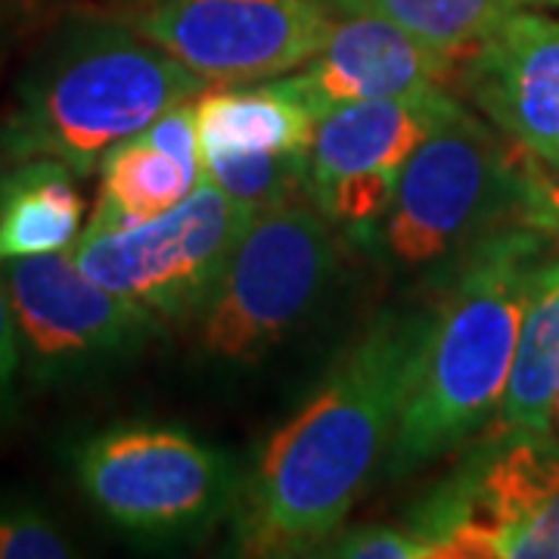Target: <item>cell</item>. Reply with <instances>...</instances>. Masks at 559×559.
<instances>
[{"mask_svg":"<svg viewBox=\"0 0 559 559\" xmlns=\"http://www.w3.org/2000/svg\"><path fill=\"white\" fill-rule=\"evenodd\" d=\"M22 367L20 333H16V318L7 299L3 280H0V417L13 407L16 399V373Z\"/></svg>","mask_w":559,"mask_h":559,"instance_id":"cell-22","label":"cell"},{"mask_svg":"<svg viewBox=\"0 0 559 559\" xmlns=\"http://www.w3.org/2000/svg\"><path fill=\"white\" fill-rule=\"evenodd\" d=\"M460 60L377 16L336 13L318 53L286 81L314 116L358 100L436 106L457 97Z\"/></svg>","mask_w":559,"mask_h":559,"instance_id":"cell-11","label":"cell"},{"mask_svg":"<svg viewBox=\"0 0 559 559\" xmlns=\"http://www.w3.org/2000/svg\"><path fill=\"white\" fill-rule=\"evenodd\" d=\"M209 84H252L301 69L336 10L323 0H150L124 16Z\"/></svg>","mask_w":559,"mask_h":559,"instance_id":"cell-10","label":"cell"},{"mask_svg":"<svg viewBox=\"0 0 559 559\" xmlns=\"http://www.w3.org/2000/svg\"><path fill=\"white\" fill-rule=\"evenodd\" d=\"M22 360L38 382H72L121 367L162 336V320L91 280L72 255L0 264Z\"/></svg>","mask_w":559,"mask_h":559,"instance_id":"cell-9","label":"cell"},{"mask_svg":"<svg viewBox=\"0 0 559 559\" xmlns=\"http://www.w3.org/2000/svg\"><path fill=\"white\" fill-rule=\"evenodd\" d=\"M75 547L47 510L20 498H0V559H66Z\"/></svg>","mask_w":559,"mask_h":559,"instance_id":"cell-20","label":"cell"},{"mask_svg":"<svg viewBox=\"0 0 559 559\" xmlns=\"http://www.w3.org/2000/svg\"><path fill=\"white\" fill-rule=\"evenodd\" d=\"M342 234L311 197L255 212L197 318L215 364H255L289 340L340 274Z\"/></svg>","mask_w":559,"mask_h":559,"instance_id":"cell-6","label":"cell"},{"mask_svg":"<svg viewBox=\"0 0 559 559\" xmlns=\"http://www.w3.org/2000/svg\"><path fill=\"white\" fill-rule=\"evenodd\" d=\"M336 13L377 16L432 50L463 60L525 0H323Z\"/></svg>","mask_w":559,"mask_h":559,"instance_id":"cell-18","label":"cell"},{"mask_svg":"<svg viewBox=\"0 0 559 559\" xmlns=\"http://www.w3.org/2000/svg\"><path fill=\"white\" fill-rule=\"evenodd\" d=\"M510 230L559 240V178L457 100L401 168L373 246L401 271L441 277Z\"/></svg>","mask_w":559,"mask_h":559,"instance_id":"cell-4","label":"cell"},{"mask_svg":"<svg viewBox=\"0 0 559 559\" xmlns=\"http://www.w3.org/2000/svg\"><path fill=\"white\" fill-rule=\"evenodd\" d=\"M318 557L342 559H436L432 544L404 525H364L345 535H333Z\"/></svg>","mask_w":559,"mask_h":559,"instance_id":"cell-21","label":"cell"},{"mask_svg":"<svg viewBox=\"0 0 559 559\" xmlns=\"http://www.w3.org/2000/svg\"><path fill=\"white\" fill-rule=\"evenodd\" d=\"M81 495L140 540H193L230 520L242 488L230 454L180 426L116 423L72 451Z\"/></svg>","mask_w":559,"mask_h":559,"instance_id":"cell-5","label":"cell"},{"mask_svg":"<svg viewBox=\"0 0 559 559\" xmlns=\"http://www.w3.org/2000/svg\"><path fill=\"white\" fill-rule=\"evenodd\" d=\"M550 439L559 441V370L554 382V399H550Z\"/></svg>","mask_w":559,"mask_h":559,"instance_id":"cell-23","label":"cell"},{"mask_svg":"<svg viewBox=\"0 0 559 559\" xmlns=\"http://www.w3.org/2000/svg\"><path fill=\"white\" fill-rule=\"evenodd\" d=\"M559 370V255L540 264L516 342L510 385L491 423L500 432L550 436V399Z\"/></svg>","mask_w":559,"mask_h":559,"instance_id":"cell-16","label":"cell"},{"mask_svg":"<svg viewBox=\"0 0 559 559\" xmlns=\"http://www.w3.org/2000/svg\"><path fill=\"white\" fill-rule=\"evenodd\" d=\"M404 522L436 559H559V441L488 426Z\"/></svg>","mask_w":559,"mask_h":559,"instance_id":"cell-7","label":"cell"},{"mask_svg":"<svg viewBox=\"0 0 559 559\" xmlns=\"http://www.w3.org/2000/svg\"><path fill=\"white\" fill-rule=\"evenodd\" d=\"M426 308L382 311L261 448L234 510L240 557H318L385 463Z\"/></svg>","mask_w":559,"mask_h":559,"instance_id":"cell-1","label":"cell"},{"mask_svg":"<svg viewBox=\"0 0 559 559\" xmlns=\"http://www.w3.org/2000/svg\"><path fill=\"white\" fill-rule=\"evenodd\" d=\"M16 10V0H0V25L7 22V16Z\"/></svg>","mask_w":559,"mask_h":559,"instance_id":"cell-24","label":"cell"},{"mask_svg":"<svg viewBox=\"0 0 559 559\" xmlns=\"http://www.w3.org/2000/svg\"><path fill=\"white\" fill-rule=\"evenodd\" d=\"M202 175L218 183L224 193L249 205L252 212L274 209L280 202L311 197L308 153L283 156H209Z\"/></svg>","mask_w":559,"mask_h":559,"instance_id":"cell-19","label":"cell"},{"mask_svg":"<svg viewBox=\"0 0 559 559\" xmlns=\"http://www.w3.org/2000/svg\"><path fill=\"white\" fill-rule=\"evenodd\" d=\"M557 237L510 230L441 274L382 473L404 479L481 436L500 414L532 283Z\"/></svg>","mask_w":559,"mask_h":559,"instance_id":"cell-2","label":"cell"},{"mask_svg":"<svg viewBox=\"0 0 559 559\" xmlns=\"http://www.w3.org/2000/svg\"><path fill=\"white\" fill-rule=\"evenodd\" d=\"M202 159L308 153L318 116L286 75L252 84L205 87L197 97Z\"/></svg>","mask_w":559,"mask_h":559,"instance_id":"cell-14","label":"cell"},{"mask_svg":"<svg viewBox=\"0 0 559 559\" xmlns=\"http://www.w3.org/2000/svg\"><path fill=\"white\" fill-rule=\"evenodd\" d=\"M209 81L121 16L62 22L25 69L0 124V168L57 159L87 178L121 140L190 103Z\"/></svg>","mask_w":559,"mask_h":559,"instance_id":"cell-3","label":"cell"},{"mask_svg":"<svg viewBox=\"0 0 559 559\" xmlns=\"http://www.w3.org/2000/svg\"><path fill=\"white\" fill-rule=\"evenodd\" d=\"M202 178L143 134L121 140L100 159V200L91 221H146L178 205Z\"/></svg>","mask_w":559,"mask_h":559,"instance_id":"cell-17","label":"cell"},{"mask_svg":"<svg viewBox=\"0 0 559 559\" xmlns=\"http://www.w3.org/2000/svg\"><path fill=\"white\" fill-rule=\"evenodd\" d=\"M255 212L202 180L168 212L146 221H91L72 259L109 293L162 323L197 320Z\"/></svg>","mask_w":559,"mask_h":559,"instance_id":"cell-8","label":"cell"},{"mask_svg":"<svg viewBox=\"0 0 559 559\" xmlns=\"http://www.w3.org/2000/svg\"><path fill=\"white\" fill-rule=\"evenodd\" d=\"M457 94L559 178V20L510 13L463 60Z\"/></svg>","mask_w":559,"mask_h":559,"instance_id":"cell-12","label":"cell"},{"mask_svg":"<svg viewBox=\"0 0 559 559\" xmlns=\"http://www.w3.org/2000/svg\"><path fill=\"white\" fill-rule=\"evenodd\" d=\"M525 7H559V0H525Z\"/></svg>","mask_w":559,"mask_h":559,"instance_id":"cell-25","label":"cell"},{"mask_svg":"<svg viewBox=\"0 0 559 559\" xmlns=\"http://www.w3.org/2000/svg\"><path fill=\"white\" fill-rule=\"evenodd\" d=\"M75 171L57 159L0 168V264L72 249L84 224Z\"/></svg>","mask_w":559,"mask_h":559,"instance_id":"cell-15","label":"cell"},{"mask_svg":"<svg viewBox=\"0 0 559 559\" xmlns=\"http://www.w3.org/2000/svg\"><path fill=\"white\" fill-rule=\"evenodd\" d=\"M457 97L423 106L407 100H358L333 106L314 124L308 150L311 197L358 178H399L401 168L429 138L432 124Z\"/></svg>","mask_w":559,"mask_h":559,"instance_id":"cell-13","label":"cell"}]
</instances>
